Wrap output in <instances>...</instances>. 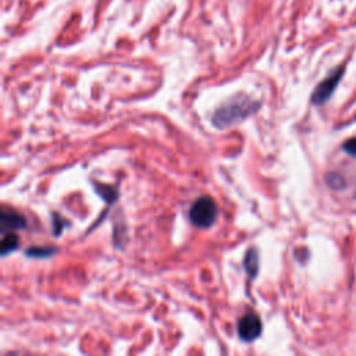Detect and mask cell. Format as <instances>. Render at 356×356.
Segmentation results:
<instances>
[{"label": "cell", "mask_w": 356, "mask_h": 356, "mask_svg": "<svg viewBox=\"0 0 356 356\" xmlns=\"http://www.w3.org/2000/svg\"><path fill=\"white\" fill-rule=\"evenodd\" d=\"M260 103L249 95H235L221 104L213 114V125L218 129L238 124L257 111Z\"/></svg>", "instance_id": "obj_1"}, {"label": "cell", "mask_w": 356, "mask_h": 356, "mask_svg": "<svg viewBox=\"0 0 356 356\" xmlns=\"http://www.w3.org/2000/svg\"><path fill=\"white\" fill-rule=\"evenodd\" d=\"M216 217H217V204L209 196L196 199L189 210V218L192 224L200 228L210 227L216 221Z\"/></svg>", "instance_id": "obj_2"}, {"label": "cell", "mask_w": 356, "mask_h": 356, "mask_svg": "<svg viewBox=\"0 0 356 356\" xmlns=\"http://www.w3.org/2000/svg\"><path fill=\"white\" fill-rule=\"evenodd\" d=\"M261 321L260 317L254 313H246L238 321V334L241 339L252 342L261 334Z\"/></svg>", "instance_id": "obj_3"}, {"label": "cell", "mask_w": 356, "mask_h": 356, "mask_svg": "<svg viewBox=\"0 0 356 356\" xmlns=\"http://www.w3.org/2000/svg\"><path fill=\"white\" fill-rule=\"evenodd\" d=\"M342 74H343V68H338L334 74H331L330 76H327V78L316 88V90H314V93H313V96H312V102H313L314 104H321V103H324V102L331 96V93L334 92L335 86L338 85V82H339V79H341V76H342Z\"/></svg>", "instance_id": "obj_4"}, {"label": "cell", "mask_w": 356, "mask_h": 356, "mask_svg": "<svg viewBox=\"0 0 356 356\" xmlns=\"http://www.w3.org/2000/svg\"><path fill=\"white\" fill-rule=\"evenodd\" d=\"M25 218L14 210H1L0 213V231L1 234L13 232L25 228Z\"/></svg>", "instance_id": "obj_5"}, {"label": "cell", "mask_w": 356, "mask_h": 356, "mask_svg": "<svg viewBox=\"0 0 356 356\" xmlns=\"http://www.w3.org/2000/svg\"><path fill=\"white\" fill-rule=\"evenodd\" d=\"M243 267L246 270V273L249 274V277H256L259 273V256H257V250L254 248H250L243 259Z\"/></svg>", "instance_id": "obj_6"}, {"label": "cell", "mask_w": 356, "mask_h": 356, "mask_svg": "<svg viewBox=\"0 0 356 356\" xmlns=\"http://www.w3.org/2000/svg\"><path fill=\"white\" fill-rule=\"evenodd\" d=\"M17 246H18V236L14 232L3 234V239H1V254L3 256L15 250Z\"/></svg>", "instance_id": "obj_7"}, {"label": "cell", "mask_w": 356, "mask_h": 356, "mask_svg": "<svg viewBox=\"0 0 356 356\" xmlns=\"http://www.w3.org/2000/svg\"><path fill=\"white\" fill-rule=\"evenodd\" d=\"M54 253V249L51 248H32L26 250V254L31 257H49Z\"/></svg>", "instance_id": "obj_8"}, {"label": "cell", "mask_w": 356, "mask_h": 356, "mask_svg": "<svg viewBox=\"0 0 356 356\" xmlns=\"http://www.w3.org/2000/svg\"><path fill=\"white\" fill-rule=\"evenodd\" d=\"M343 149H345L349 154L356 156V136L352 138V139H349V140H346L345 145H343Z\"/></svg>", "instance_id": "obj_9"}]
</instances>
